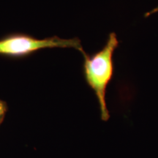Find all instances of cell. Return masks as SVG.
Here are the masks:
<instances>
[{
  "label": "cell",
  "instance_id": "3957f363",
  "mask_svg": "<svg viewBox=\"0 0 158 158\" xmlns=\"http://www.w3.org/2000/svg\"><path fill=\"white\" fill-rule=\"evenodd\" d=\"M6 110H7L6 103L5 102L0 100V124L2 122L4 118H5Z\"/></svg>",
  "mask_w": 158,
  "mask_h": 158
},
{
  "label": "cell",
  "instance_id": "6da1fadb",
  "mask_svg": "<svg viewBox=\"0 0 158 158\" xmlns=\"http://www.w3.org/2000/svg\"><path fill=\"white\" fill-rule=\"evenodd\" d=\"M118 44L119 41L116 33L111 32L101 50L92 56L86 53L83 54L85 79L94 92L100 107V118L104 122H107L110 118L106 102V92L108 85L114 78V54Z\"/></svg>",
  "mask_w": 158,
  "mask_h": 158
},
{
  "label": "cell",
  "instance_id": "277c9868",
  "mask_svg": "<svg viewBox=\"0 0 158 158\" xmlns=\"http://www.w3.org/2000/svg\"><path fill=\"white\" fill-rule=\"evenodd\" d=\"M156 12H158V7H156V8L154 9L153 10L150 11L149 13H148V15H151V14H152V13H156Z\"/></svg>",
  "mask_w": 158,
  "mask_h": 158
},
{
  "label": "cell",
  "instance_id": "7a4b0ae2",
  "mask_svg": "<svg viewBox=\"0 0 158 158\" xmlns=\"http://www.w3.org/2000/svg\"><path fill=\"white\" fill-rule=\"evenodd\" d=\"M72 48L84 54L85 51L78 38L62 39L58 37L38 40L25 35H15L0 40V55L24 56L40 49Z\"/></svg>",
  "mask_w": 158,
  "mask_h": 158
}]
</instances>
